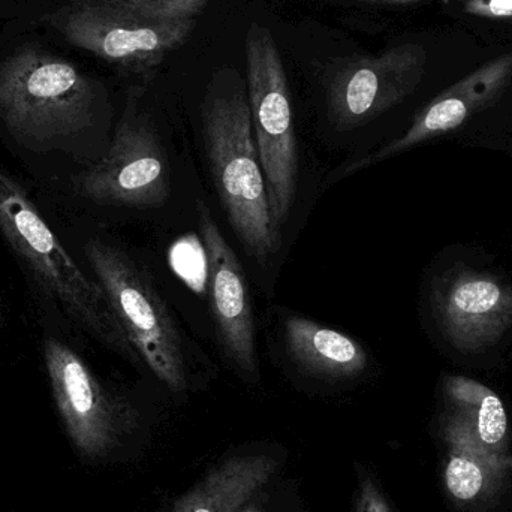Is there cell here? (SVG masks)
Instances as JSON below:
<instances>
[{"label": "cell", "mask_w": 512, "mask_h": 512, "mask_svg": "<svg viewBox=\"0 0 512 512\" xmlns=\"http://www.w3.org/2000/svg\"><path fill=\"white\" fill-rule=\"evenodd\" d=\"M77 189L101 206L147 209L170 198L167 155L152 126L140 117H123L104 158L80 174Z\"/></svg>", "instance_id": "52a82bcc"}, {"label": "cell", "mask_w": 512, "mask_h": 512, "mask_svg": "<svg viewBox=\"0 0 512 512\" xmlns=\"http://www.w3.org/2000/svg\"><path fill=\"white\" fill-rule=\"evenodd\" d=\"M274 462L268 457H240L224 463L197 490L186 496L176 512H234L268 480Z\"/></svg>", "instance_id": "9a60e30c"}, {"label": "cell", "mask_w": 512, "mask_h": 512, "mask_svg": "<svg viewBox=\"0 0 512 512\" xmlns=\"http://www.w3.org/2000/svg\"><path fill=\"white\" fill-rule=\"evenodd\" d=\"M283 339L289 357L312 375L355 378L369 366V354L357 340L303 316L285 319Z\"/></svg>", "instance_id": "5bb4252c"}, {"label": "cell", "mask_w": 512, "mask_h": 512, "mask_svg": "<svg viewBox=\"0 0 512 512\" xmlns=\"http://www.w3.org/2000/svg\"><path fill=\"white\" fill-rule=\"evenodd\" d=\"M44 361L72 444L87 459L105 456L131 426L132 409L111 396L80 355L60 340H44Z\"/></svg>", "instance_id": "ba28073f"}, {"label": "cell", "mask_w": 512, "mask_h": 512, "mask_svg": "<svg viewBox=\"0 0 512 512\" xmlns=\"http://www.w3.org/2000/svg\"><path fill=\"white\" fill-rule=\"evenodd\" d=\"M248 99L274 228L282 231L297 194L298 158L285 68L273 36L254 24L246 36Z\"/></svg>", "instance_id": "8992f818"}, {"label": "cell", "mask_w": 512, "mask_h": 512, "mask_svg": "<svg viewBox=\"0 0 512 512\" xmlns=\"http://www.w3.org/2000/svg\"><path fill=\"white\" fill-rule=\"evenodd\" d=\"M0 234L36 282L81 328L131 363L137 351L102 286L63 248L20 183L0 168Z\"/></svg>", "instance_id": "7a4b0ae2"}, {"label": "cell", "mask_w": 512, "mask_h": 512, "mask_svg": "<svg viewBox=\"0 0 512 512\" xmlns=\"http://www.w3.org/2000/svg\"><path fill=\"white\" fill-rule=\"evenodd\" d=\"M86 255L140 360L165 387L174 393L185 391V343L149 274L131 256L102 240H90Z\"/></svg>", "instance_id": "5b68a950"}, {"label": "cell", "mask_w": 512, "mask_h": 512, "mask_svg": "<svg viewBox=\"0 0 512 512\" xmlns=\"http://www.w3.org/2000/svg\"><path fill=\"white\" fill-rule=\"evenodd\" d=\"M203 140L230 224L251 255L265 264L276 254L282 237L271 219L251 105L242 89L215 93L206 99Z\"/></svg>", "instance_id": "277c9868"}, {"label": "cell", "mask_w": 512, "mask_h": 512, "mask_svg": "<svg viewBox=\"0 0 512 512\" xmlns=\"http://www.w3.org/2000/svg\"><path fill=\"white\" fill-rule=\"evenodd\" d=\"M357 512H393L370 478H361Z\"/></svg>", "instance_id": "ac0fdd59"}, {"label": "cell", "mask_w": 512, "mask_h": 512, "mask_svg": "<svg viewBox=\"0 0 512 512\" xmlns=\"http://www.w3.org/2000/svg\"><path fill=\"white\" fill-rule=\"evenodd\" d=\"M198 221L207 256L210 303L219 340L236 369L248 378H256L254 312L245 270L203 203H198Z\"/></svg>", "instance_id": "8fae6325"}, {"label": "cell", "mask_w": 512, "mask_h": 512, "mask_svg": "<svg viewBox=\"0 0 512 512\" xmlns=\"http://www.w3.org/2000/svg\"><path fill=\"white\" fill-rule=\"evenodd\" d=\"M245 512H259L258 510H254V508H251V510L245 511Z\"/></svg>", "instance_id": "ffe728a7"}, {"label": "cell", "mask_w": 512, "mask_h": 512, "mask_svg": "<svg viewBox=\"0 0 512 512\" xmlns=\"http://www.w3.org/2000/svg\"><path fill=\"white\" fill-rule=\"evenodd\" d=\"M436 318L442 333L462 354H478L512 328V285L492 274L459 270L435 289Z\"/></svg>", "instance_id": "30bf717a"}, {"label": "cell", "mask_w": 512, "mask_h": 512, "mask_svg": "<svg viewBox=\"0 0 512 512\" xmlns=\"http://www.w3.org/2000/svg\"><path fill=\"white\" fill-rule=\"evenodd\" d=\"M98 87L74 63L24 45L0 63V120L24 146L50 149L92 126Z\"/></svg>", "instance_id": "3957f363"}, {"label": "cell", "mask_w": 512, "mask_h": 512, "mask_svg": "<svg viewBox=\"0 0 512 512\" xmlns=\"http://www.w3.org/2000/svg\"><path fill=\"white\" fill-rule=\"evenodd\" d=\"M358 2L384 3V5H414V3H420L423 0H358Z\"/></svg>", "instance_id": "d6986e66"}, {"label": "cell", "mask_w": 512, "mask_h": 512, "mask_svg": "<svg viewBox=\"0 0 512 512\" xmlns=\"http://www.w3.org/2000/svg\"><path fill=\"white\" fill-rule=\"evenodd\" d=\"M209 0H75L45 21L63 39L123 71L150 75L182 47Z\"/></svg>", "instance_id": "6da1fadb"}, {"label": "cell", "mask_w": 512, "mask_h": 512, "mask_svg": "<svg viewBox=\"0 0 512 512\" xmlns=\"http://www.w3.org/2000/svg\"><path fill=\"white\" fill-rule=\"evenodd\" d=\"M442 433L448 447L445 486L451 498L474 504L492 498L507 475V459L478 439L471 415L459 403L447 399Z\"/></svg>", "instance_id": "4fadbf2b"}, {"label": "cell", "mask_w": 512, "mask_h": 512, "mask_svg": "<svg viewBox=\"0 0 512 512\" xmlns=\"http://www.w3.org/2000/svg\"><path fill=\"white\" fill-rule=\"evenodd\" d=\"M511 80L512 53L489 60L432 99L415 116L414 122L402 137L364 156L360 161L349 164L345 173H355L361 168L411 150L424 141L456 131L472 116L492 105L504 93Z\"/></svg>", "instance_id": "7c38bea8"}, {"label": "cell", "mask_w": 512, "mask_h": 512, "mask_svg": "<svg viewBox=\"0 0 512 512\" xmlns=\"http://www.w3.org/2000/svg\"><path fill=\"white\" fill-rule=\"evenodd\" d=\"M426 65V50L412 42L375 56L346 60L327 81L331 119L340 129L357 128L376 119L417 90Z\"/></svg>", "instance_id": "9c48e42d"}, {"label": "cell", "mask_w": 512, "mask_h": 512, "mask_svg": "<svg viewBox=\"0 0 512 512\" xmlns=\"http://www.w3.org/2000/svg\"><path fill=\"white\" fill-rule=\"evenodd\" d=\"M466 14L481 18H511L512 0H466Z\"/></svg>", "instance_id": "e0dca14e"}, {"label": "cell", "mask_w": 512, "mask_h": 512, "mask_svg": "<svg viewBox=\"0 0 512 512\" xmlns=\"http://www.w3.org/2000/svg\"><path fill=\"white\" fill-rule=\"evenodd\" d=\"M444 394L469 412L478 439L498 453L508 433L507 409L501 397L487 385L459 375L445 376Z\"/></svg>", "instance_id": "2e32d148"}]
</instances>
